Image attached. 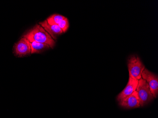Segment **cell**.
<instances>
[{
	"label": "cell",
	"instance_id": "obj_6",
	"mask_svg": "<svg viewBox=\"0 0 158 118\" xmlns=\"http://www.w3.org/2000/svg\"><path fill=\"white\" fill-rule=\"evenodd\" d=\"M14 52L19 57H23L31 54L30 42L27 39L22 38L14 46Z\"/></svg>",
	"mask_w": 158,
	"mask_h": 118
},
{
	"label": "cell",
	"instance_id": "obj_10",
	"mask_svg": "<svg viewBox=\"0 0 158 118\" xmlns=\"http://www.w3.org/2000/svg\"><path fill=\"white\" fill-rule=\"evenodd\" d=\"M65 18V17L59 15V14H53L51 16L48 18L47 21L49 24L51 25H58V24Z\"/></svg>",
	"mask_w": 158,
	"mask_h": 118
},
{
	"label": "cell",
	"instance_id": "obj_9",
	"mask_svg": "<svg viewBox=\"0 0 158 118\" xmlns=\"http://www.w3.org/2000/svg\"><path fill=\"white\" fill-rule=\"evenodd\" d=\"M30 45L31 47V54L39 53L50 47L47 44L35 41L30 42Z\"/></svg>",
	"mask_w": 158,
	"mask_h": 118
},
{
	"label": "cell",
	"instance_id": "obj_7",
	"mask_svg": "<svg viewBox=\"0 0 158 118\" xmlns=\"http://www.w3.org/2000/svg\"><path fill=\"white\" fill-rule=\"evenodd\" d=\"M138 80L129 77L128 82L126 87L117 96V99L118 102L130 96L136 91L138 84Z\"/></svg>",
	"mask_w": 158,
	"mask_h": 118
},
{
	"label": "cell",
	"instance_id": "obj_4",
	"mask_svg": "<svg viewBox=\"0 0 158 118\" xmlns=\"http://www.w3.org/2000/svg\"><path fill=\"white\" fill-rule=\"evenodd\" d=\"M142 78L146 80L150 91L154 98H156L158 94V77L155 74L145 69L142 74Z\"/></svg>",
	"mask_w": 158,
	"mask_h": 118
},
{
	"label": "cell",
	"instance_id": "obj_8",
	"mask_svg": "<svg viewBox=\"0 0 158 118\" xmlns=\"http://www.w3.org/2000/svg\"><path fill=\"white\" fill-rule=\"evenodd\" d=\"M40 25L45 29V31L51 35V37L54 40L56 39L57 35L63 33V32L62 29L60 28L58 25H57L49 24L47 22V20H45L44 22H40Z\"/></svg>",
	"mask_w": 158,
	"mask_h": 118
},
{
	"label": "cell",
	"instance_id": "obj_2",
	"mask_svg": "<svg viewBox=\"0 0 158 118\" xmlns=\"http://www.w3.org/2000/svg\"><path fill=\"white\" fill-rule=\"evenodd\" d=\"M136 91L138 94L141 107L148 104L154 99L150 91L148 83L146 80L143 79L142 78L138 81V84Z\"/></svg>",
	"mask_w": 158,
	"mask_h": 118
},
{
	"label": "cell",
	"instance_id": "obj_11",
	"mask_svg": "<svg viewBox=\"0 0 158 118\" xmlns=\"http://www.w3.org/2000/svg\"><path fill=\"white\" fill-rule=\"evenodd\" d=\"M58 26L62 29L63 32H65L68 30L69 26V21L66 18H64L63 20L58 24Z\"/></svg>",
	"mask_w": 158,
	"mask_h": 118
},
{
	"label": "cell",
	"instance_id": "obj_3",
	"mask_svg": "<svg viewBox=\"0 0 158 118\" xmlns=\"http://www.w3.org/2000/svg\"><path fill=\"white\" fill-rule=\"evenodd\" d=\"M129 77L139 80L142 78V74L144 71L145 66L138 57L133 56L128 61Z\"/></svg>",
	"mask_w": 158,
	"mask_h": 118
},
{
	"label": "cell",
	"instance_id": "obj_5",
	"mask_svg": "<svg viewBox=\"0 0 158 118\" xmlns=\"http://www.w3.org/2000/svg\"><path fill=\"white\" fill-rule=\"evenodd\" d=\"M119 104L121 107L125 109H133L141 107L137 92L135 91L130 96L121 100L119 102Z\"/></svg>",
	"mask_w": 158,
	"mask_h": 118
},
{
	"label": "cell",
	"instance_id": "obj_1",
	"mask_svg": "<svg viewBox=\"0 0 158 118\" xmlns=\"http://www.w3.org/2000/svg\"><path fill=\"white\" fill-rule=\"evenodd\" d=\"M24 38L27 39L30 42L35 41L45 43L52 48L54 47L56 43L51 35L40 24L36 25L27 34L24 35Z\"/></svg>",
	"mask_w": 158,
	"mask_h": 118
}]
</instances>
